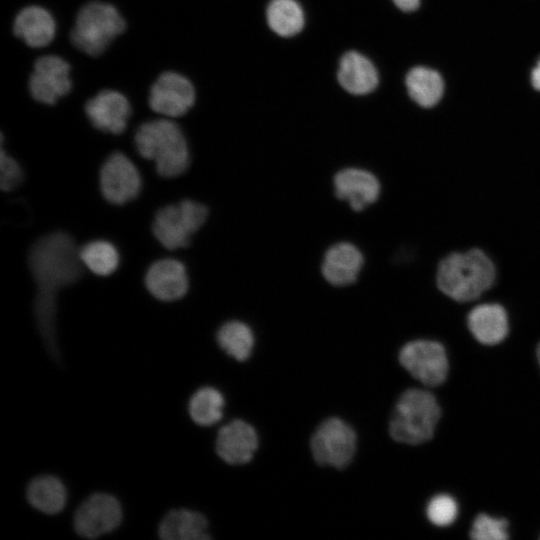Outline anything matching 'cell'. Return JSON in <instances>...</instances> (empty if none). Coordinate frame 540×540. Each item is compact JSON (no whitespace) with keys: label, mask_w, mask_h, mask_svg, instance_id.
<instances>
[{"label":"cell","mask_w":540,"mask_h":540,"mask_svg":"<svg viewBox=\"0 0 540 540\" xmlns=\"http://www.w3.org/2000/svg\"><path fill=\"white\" fill-rule=\"evenodd\" d=\"M85 112L96 129L118 135L126 129L131 106L122 93L102 90L86 102Z\"/></svg>","instance_id":"cell-15"},{"label":"cell","mask_w":540,"mask_h":540,"mask_svg":"<svg viewBox=\"0 0 540 540\" xmlns=\"http://www.w3.org/2000/svg\"><path fill=\"white\" fill-rule=\"evenodd\" d=\"M441 409L432 393L408 389L399 397L389 424L391 437L401 443L417 445L432 438Z\"/></svg>","instance_id":"cell-4"},{"label":"cell","mask_w":540,"mask_h":540,"mask_svg":"<svg viewBox=\"0 0 540 540\" xmlns=\"http://www.w3.org/2000/svg\"><path fill=\"white\" fill-rule=\"evenodd\" d=\"M2 142V141H1ZM23 181V171L1 144L0 153V186L5 192L15 189Z\"/></svg>","instance_id":"cell-30"},{"label":"cell","mask_w":540,"mask_h":540,"mask_svg":"<svg viewBox=\"0 0 540 540\" xmlns=\"http://www.w3.org/2000/svg\"><path fill=\"white\" fill-rule=\"evenodd\" d=\"M426 515L429 521L435 526H449L457 518V502L449 494H437L428 502Z\"/></svg>","instance_id":"cell-28"},{"label":"cell","mask_w":540,"mask_h":540,"mask_svg":"<svg viewBox=\"0 0 540 540\" xmlns=\"http://www.w3.org/2000/svg\"><path fill=\"white\" fill-rule=\"evenodd\" d=\"M125 28L124 18L113 5L92 1L79 10L70 37L77 49L98 56Z\"/></svg>","instance_id":"cell-5"},{"label":"cell","mask_w":540,"mask_h":540,"mask_svg":"<svg viewBox=\"0 0 540 540\" xmlns=\"http://www.w3.org/2000/svg\"><path fill=\"white\" fill-rule=\"evenodd\" d=\"M99 182L104 198L116 205L135 199L141 189V177L136 166L120 152L106 159L100 170Z\"/></svg>","instance_id":"cell-10"},{"label":"cell","mask_w":540,"mask_h":540,"mask_svg":"<svg viewBox=\"0 0 540 540\" xmlns=\"http://www.w3.org/2000/svg\"><path fill=\"white\" fill-rule=\"evenodd\" d=\"M467 325L473 337L481 344L496 345L509 332L508 315L496 303H485L474 307L467 316Z\"/></svg>","instance_id":"cell-19"},{"label":"cell","mask_w":540,"mask_h":540,"mask_svg":"<svg viewBox=\"0 0 540 540\" xmlns=\"http://www.w3.org/2000/svg\"><path fill=\"white\" fill-rule=\"evenodd\" d=\"M496 270L491 259L480 249L454 252L439 263L436 283L449 298L467 302L478 298L494 283Z\"/></svg>","instance_id":"cell-2"},{"label":"cell","mask_w":540,"mask_h":540,"mask_svg":"<svg viewBox=\"0 0 540 540\" xmlns=\"http://www.w3.org/2000/svg\"><path fill=\"white\" fill-rule=\"evenodd\" d=\"M257 446L258 438L254 428L243 420H234L223 426L216 439L217 454L233 465L249 462Z\"/></svg>","instance_id":"cell-18"},{"label":"cell","mask_w":540,"mask_h":540,"mask_svg":"<svg viewBox=\"0 0 540 540\" xmlns=\"http://www.w3.org/2000/svg\"><path fill=\"white\" fill-rule=\"evenodd\" d=\"M223 407V395L215 388L203 387L191 396L188 412L196 424L211 426L222 418Z\"/></svg>","instance_id":"cell-26"},{"label":"cell","mask_w":540,"mask_h":540,"mask_svg":"<svg viewBox=\"0 0 540 540\" xmlns=\"http://www.w3.org/2000/svg\"><path fill=\"white\" fill-rule=\"evenodd\" d=\"M70 65L56 55H46L37 59L29 78L32 97L43 104H54L71 90Z\"/></svg>","instance_id":"cell-12"},{"label":"cell","mask_w":540,"mask_h":540,"mask_svg":"<svg viewBox=\"0 0 540 540\" xmlns=\"http://www.w3.org/2000/svg\"><path fill=\"white\" fill-rule=\"evenodd\" d=\"M269 28L280 37H293L305 26V12L298 0H270L266 7Z\"/></svg>","instance_id":"cell-22"},{"label":"cell","mask_w":540,"mask_h":540,"mask_svg":"<svg viewBox=\"0 0 540 540\" xmlns=\"http://www.w3.org/2000/svg\"><path fill=\"white\" fill-rule=\"evenodd\" d=\"M135 145L142 157L154 162L162 177L179 176L190 164L185 136L171 120L156 119L141 124L135 133Z\"/></svg>","instance_id":"cell-3"},{"label":"cell","mask_w":540,"mask_h":540,"mask_svg":"<svg viewBox=\"0 0 540 540\" xmlns=\"http://www.w3.org/2000/svg\"><path fill=\"white\" fill-rule=\"evenodd\" d=\"M337 80L346 92L363 96L377 88L379 73L375 64L366 55L350 50L339 60Z\"/></svg>","instance_id":"cell-17"},{"label":"cell","mask_w":540,"mask_h":540,"mask_svg":"<svg viewBox=\"0 0 540 540\" xmlns=\"http://www.w3.org/2000/svg\"><path fill=\"white\" fill-rule=\"evenodd\" d=\"M405 85L411 99L425 108L436 105L444 91L441 75L424 66L410 69L405 78Z\"/></svg>","instance_id":"cell-23"},{"label":"cell","mask_w":540,"mask_h":540,"mask_svg":"<svg viewBox=\"0 0 540 540\" xmlns=\"http://www.w3.org/2000/svg\"><path fill=\"white\" fill-rule=\"evenodd\" d=\"M401 365L427 386L442 384L448 375L449 362L444 346L433 340H414L400 350Z\"/></svg>","instance_id":"cell-8"},{"label":"cell","mask_w":540,"mask_h":540,"mask_svg":"<svg viewBox=\"0 0 540 540\" xmlns=\"http://www.w3.org/2000/svg\"><path fill=\"white\" fill-rule=\"evenodd\" d=\"M336 197L354 211H363L374 204L381 194V183L371 171L360 167H346L333 177Z\"/></svg>","instance_id":"cell-13"},{"label":"cell","mask_w":540,"mask_h":540,"mask_svg":"<svg viewBox=\"0 0 540 540\" xmlns=\"http://www.w3.org/2000/svg\"><path fill=\"white\" fill-rule=\"evenodd\" d=\"M470 537L476 540H505L509 537L508 521L481 513L473 521Z\"/></svg>","instance_id":"cell-29"},{"label":"cell","mask_w":540,"mask_h":540,"mask_svg":"<svg viewBox=\"0 0 540 540\" xmlns=\"http://www.w3.org/2000/svg\"><path fill=\"white\" fill-rule=\"evenodd\" d=\"M537 359H538V363H539V366H540V344L537 347Z\"/></svg>","instance_id":"cell-33"},{"label":"cell","mask_w":540,"mask_h":540,"mask_svg":"<svg viewBox=\"0 0 540 540\" xmlns=\"http://www.w3.org/2000/svg\"><path fill=\"white\" fill-rule=\"evenodd\" d=\"M531 84L536 90L540 91V59L531 71Z\"/></svg>","instance_id":"cell-32"},{"label":"cell","mask_w":540,"mask_h":540,"mask_svg":"<svg viewBox=\"0 0 540 540\" xmlns=\"http://www.w3.org/2000/svg\"><path fill=\"white\" fill-rule=\"evenodd\" d=\"M196 93L192 82L185 76L166 71L159 75L149 93V106L158 114L180 117L194 105Z\"/></svg>","instance_id":"cell-9"},{"label":"cell","mask_w":540,"mask_h":540,"mask_svg":"<svg viewBox=\"0 0 540 540\" xmlns=\"http://www.w3.org/2000/svg\"><path fill=\"white\" fill-rule=\"evenodd\" d=\"M356 449L354 430L339 418L322 422L311 439L314 459L321 465L344 468L353 458Z\"/></svg>","instance_id":"cell-7"},{"label":"cell","mask_w":540,"mask_h":540,"mask_svg":"<svg viewBox=\"0 0 540 540\" xmlns=\"http://www.w3.org/2000/svg\"><path fill=\"white\" fill-rule=\"evenodd\" d=\"M393 3L404 12L415 11L419 5L420 0H392Z\"/></svg>","instance_id":"cell-31"},{"label":"cell","mask_w":540,"mask_h":540,"mask_svg":"<svg viewBox=\"0 0 540 540\" xmlns=\"http://www.w3.org/2000/svg\"><path fill=\"white\" fill-rule=\"evenodd\" d=\"M121 519L119 501L110 494L95 493L77 509L74 528L82 537L96 538L118 527Z\"/></svg>","instance_id":"cell-11"},{"label":"cell","mask_w":540,"mask_h":540,"mask_svg":"<svg viewBox=\"0 0 540 540\" xmlns=\"http://www.w3.org/2000/svg\"><path fill=\"white\" fill-rule=\"evenodd\" d=\"M28 266L36 285V321L51 354L57 356L56 298L83 274L80 248L69 234L52 232L32 244Z\"/></svg>","instance_id":"cell-1"},{"label":"cell","mask_w":540,"mask_h":540,"mask_svg":"<svg viewBox=\"0 0 540 540\" xmlns=\"http://www.w3.org/2000/svg\"><path fill=\"white\" fill-rule=\"evenodd\" d=\"M216 337L220 348L238 361L246 360L254 347L253 331L241 321L232 320L224 323Z\"/></svg>","instance_id":"cell-25"},{"label":"cell","mask_w":540,"mask_h":540,"mask_svg":"<svg viewBox=\"0 0 540 540\" xmlns=\"http://www.w3.org/2000/svg\"><path fill=\"white\" fill-rule=\"evenodd\" d=\"M145 285L158 300L175 301L182 298L189 286L184 264L176 259H162L146 272Z\"/></svg>","instance_id":"cell-16"},{"label":"cell","mask_w":540,"mask_h":540,"mask_svg":"<svg viewBox=\"0 0 540 540\" xmlns=\"http://www.w3.org/2000/svg\"><path fill=\"white\" fill-rule=\"evenodd\" d=\"M27 499L35 509L45 514H56L65 507L67 493L64 484L57 477L43 475L29 483Z\"/></svg>","instance_id":"cell-24"},{"label":"cell","mask_w":540,"mask_h":540,"mask_svg":"<svg viewBox=\"0 0 540 540\" xmlns=\"http://www.w3.org/2000/svg\"><path fill=\"white\" fill-rule=\"evenodd\" d=\"M80 258L85 268L99 276L111 275L119 265L115 246L104 240H95L80 248Z\"/></svg>","instance_id":"cell-27"},{"label":"cell","mask_w":540,"mask_h":540,"mask_svg":"<svg viewBox=\"0 0 540 540\" xmlns=\"http://www.w3.org/2000/svg\"><path fill=\"white\" fill-rule=\"evenodd\" d=\"M207 218L208 208L204 204L186 199L160 209L155 215L152 230L166 249L185 248Z\"/></svg>","instance_id":"cell-6"},{"label":"cell","mask_w":540,"mask_h":540,"mask_svg":"<svg viewBox=\"0 0 540 540\" xmlns=\"http://www.w3.org/2000/svg\"><path fill=\"white\" fill-rule=\"evenodd\" d=\"M206 518L188 509L169 511L159 525V536L163 540H205L210 536Z\"/></svg>","instance_id":"cell-21"},{"label":"cell","mask_w":540,"mask_h":540,"mask_svg":"<svg viewBox=\"0 0 540 540\" xmlns=\"http://www.w3.org/2000/svg\"><path fill=\"white\" fill-rule=\"evenodd\" d=\"M14 34L28 46H47L55 37L56 23L52 14L43 7L31 5L23 8L15 17Z\"/></svg>","instance_id":"cell-20"},{"label":"cell","mask_w":540,"mask_h":540,"mask_svg":"<svg viewBox=\"0 0 540 540\" xmlns=\"http://www.w3.org/2000/svg\"><path fill=\"white\" fill-rule=\"evenodd\" d=\"M360 248L348 241L331 245L322 258L321 274L332 286L345 287L355 283L364 266Z\"/></svg>","instance_id":"cell-14"}]
</instances>
